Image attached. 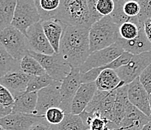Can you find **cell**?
<instances>
[{
  "mask_svg": "<svg viewBox=\"0 0 151 130\" xmlns=\"http://www.w3.org/2000/svg\"><path fill=\"white\" fill-rule=\"evenodd\" d=\"M132 57L133 55L131 54V53H127V52H124L122 55H120L118 58H116V60H114L113 62H111L110 64H108L106 66L101 67V68H102V70H105V69H107V68H109V69H112V70L116 71V69L120 68V67L127 65V64L130 62V60L132 58Z\"/></svg>",
  "mask_w": 151,
  "mask_h": 130,
  "instance_id": "obj_33",
  "label": "cell"
},
{
  "mask_svg": "<svg viewBox=\"0 0 151 130\" xmlns=\"http://www.w3.org/2000/svg\"><path fill=\"white\" fill-rule=\"evenodd\" d=\"M61 0H35V6L41 17V21L54 20L55 14Z\"/></svg>",
  "mask_w": 151,
  "mask_h": 130,
  "instance_id": "obj_24",
  "label": "cell"
},
{
  "mask_svg": "<svg viewBox=\"0 0 151 130\" xmlns=\"http://www.w3.org/2000/svg\"><path fill=\"white\" fill-rule=\"evenodd\" d=\"M12 113V108H6L0 104V119L3 118Z\"/></svg>",
  "mask_w": 151,
  "mask_h": 130,
  "instance_id": "obj_42",
  "label": "cell"
},
{
  "mask_svg": "<svg viewBox=\"0 0 151 130\" xmlns=\"http://www.w3.org/2000/svg\"><path fill=\"white\" fill-rule=\"evenodd\" d=\"M102 71L101 68H93L85 73H81V83H90L96 82Z\"/></svg>",
  "mask_w": 151,
  "mask_h": 130,
  "instance_id": "obj_37",
  "label": "cell"
},
{
  "mask_svg": "<svg viewBox=\"0 0 151 130\" xmlns=\"http://www.w3.org/2000/svg\"><path fill=\"white\" fill-rule=\"evenodd\" d=\"M116 90L117 89L110 92L97 90L85 111L90 113H98L102 117L111 121L116 99Z\"/></svg>",
  "mask_w": 151,
  "mask_h": 130,
  "instance_id": "obj_9",
  "label": "cell"
},
{
  "mask_svg": "<svg viewBox=\"0 0 151 130\" xmlns=\"http://www.w3.org/2000/svg\"><path fill=\"white\" fill-rule=\"evenodd\" d=\"M129 102L135 108L150 117L151 114L150 105L149 94L140 82L139 78H137L127 85Z\"/></svg>",
  "mask_w": 151,
  "mask_h": 130,
  "instance_id": "obj_13",
  "label": "cell"
},
{
  "mask_svg": "<svg viewBox=\"0 0 151 130\" xmlns=\"http://www.w3.org/2000/svg\"><path fill=\"white\" fill-rule=\"evenodd\" d=\"M139 80L147 93H151V64L148 65L139 76Z\"/></svg>",
  "mask_w": 151,
  "mask_h": 130,
  "instance_id": "obj_38",
  "label": "cell"
},
{
  "mask_svg": "<svg viewBox=\"0 0 151 130\" xmlns=\"http://www.w3.org/2000/svg\"><path fill=\"white\" fill-rule=\"evenodd\" d=\"M97 90L104 92H110L125 86L118 76L116 71L107 68L103 70L96 80Z\"/></svg>",
  "mask_w": 151,
  "mask_h": 130,
  "instance_id": "obj_21",
  "label": "cell"
},
{
  "mask_svg": "<svg viewBox=\"0 0 151 130\" xmlns=\"http://www.w3.org/2000/svg\"><path fill=\"white\" fill-rule=\"evenodd\" d=\"M149 120L151 122V114H150V117H149Z\"/></svg>",
  "mask_w": 151,
  "mask_h": 130,
  "instance_id": "obj_47",
  "label": "cell"
},
{
  "mask_svg": "<svg viewBox=\"0 0 151 130\" xmlns=\"http://www.w3.org/2000/svg\"><path fill=\"white\" fill-rule=\"evenodd\" d=\"M125 2H126V0H116V1H114V9L110 15L111 20L119 27L126 23V22L132 21L133 19L126 16V14L123 11V5H124Z\"/></svg>",
  "mask_w": 151,
  "mask_h": 130,
  "instance_id": "obj_29",
  "label": "cell"
},
{
  "mask_svg": "<svg viewBox=\"0 0 151 130\" xmlns=\"http://www.w3.org/2000/svg\"><path fill=\"white\" fill-rule=\"evenodd\" d=\"M97 90L96 83H81L75 94L71 104V113L80 115L88 106Z\"/></svg>",
  "mask_w": 151,
  "mask_h": 130,
  "instance_id": "obj_16",
  "label": "cell"
},
{
  "mask_svg": "<svg viewBox=\"0 0 151 130\" xmlns=\"http://www.w3.org/2000/svg\"><path fill=\"white\" fill-rule=\"evenodd\" d=\"M141 7L138 1L134 0H126L123 5V11L130 18L136 17L140 13Z\"/></svg>",
  "mask_w": 151,
  "mask_h": 130,
  "instance_id": "obj_35",
  "label": "cell"
},
{
  "mask_svg": "<svg viewBox=\"0 0 151 130\" xmlns=\"http://www.w3.org/2000/svg\"><path fill=\"white\" fill-rule=\"evenodd\" d=\"M53 81L54 80L47 74L41 76H32L29 81L26 93L38 92L39 90L50 86Z\"/></svg>",
  "mask_w": 151,
  "mask_h": 130,
  "instance_id": "obj_28",
  "label": "cell"
},
{
  "mask_svg": "<svg viewBox=\"0 0 151 130\" xmlns=\"http://www.w3.org/2000/svg\"><path fill=\"white\" fill-rule=\"evenodd\" d=\"M151 64V51L133 55L130 62L127 65L116 69V72L120 80L125 84L128 85L138 78L145 68Z\"/></svg>",
  "mask_w": 151,
  "mask_h": 130,
  "instance_id": "obj_7",
  "label": "cell"
},
{
  "mask_svg": "<svg viewBox=\"0 0 151 130\" xmlns=\"http://www.w3.org/2000/svg\"><path fill=\"white\" fill-rule=\"evenodd\" d=\"M116 43L123 48L124 52L132 55H138L141 53L151 51V43L147 38L144 27H140L139 34L132 40H124L119 39Z\"/></svg>",
  "mask_w": 151,
  "mask_h": 130,
  "instance_id": "obj_18",
  "label": "cell"
},
{
  "mask_svg": "<svg viewBox=\"0 0 151 130\" xmlns=\"http://www.w3.org/2000/svg\"><path fill=\"white\" fill-rule=\"evenodd\" d=\"M28 55L38 61L46 73L55 81L62 82L71 72V65L60 53H54L53 55H44L29 50Z\"/></svg>",
  "mask_w": 151,
  "mask_h": 130,
  "instance_id": "obj_5",
  "label": "cell"
},
{
  "mask_svg": "<svg viewBox=\"0 0 151 130\" xmlns=\"http://www.w3.org/2000/svg\"><path fill=\"white\" fill-rule=\"evenodd\" d=\"M37 101L38 92L22 94L15 98V102L12 108V113L36 115Z\"/></svg>",
  "mask_w": 151,
  "mask_h": 130,
  "instance_id": "obj_20",
  "label": "cell"
},
{
  "mask_svg": "<svg viewBox=\"0 0 151 130\" xmlns=\"http://www.w3.org/2000/svg\"><path fill=\"white\" fill-rule=\"evenodd\" d=\"M54 20L66 26L88 29L93 26L87 0H61Z\"/></svg>",
  "mask_w": 151,
  "mask_h": 130,
  "instance_id": "obj_2",
  "label": "cell"
},
{
  "mask_svg": "<svg viewBox=\"0 0 151 130\" xmlns=\"http://www.w3.org/2000/svg\"><path fill=\"white\" fill-rule=\"evenodd\" d=\"M17 70H20V61L14 60L0 42V78Z\"/></svg>",
  "mask_w": 151,
  "mask_h": 130,
  "instance_id": "obj_25",
  "label": "cell"
},
{
  "mask_svg": "<svg viewBox=\"0 0 151 130\" xmlns=\"http://www.w3.org/2000/svg\"><path fill=\"white\" fill-rule=\"evenodd\" d=\"M120 27L110 16L104 17L90 28L89 37L91 53L107 48L116 43L120 39Z\"/></svg>",
  "mask_w": 151,
  "mask_h": 130,
  "instance_id": "obj_3",
  "label": "cell"
},
{
  "mask_svg": "<svg viewBox=\"0 0 151 130\" xmlns=\"http://www.w3.org/2000/svg\"><path fill=\"white\" fill-rule=\"evenodd\" d=\"M149 98H150V109H151V93L149 95Z\"/></svg>",
  "mask_w": 151,
  "mask_h": 130,
  "instance_id": "obj_45",
  "label": "cell"
},
{
  "mask_svg": "<svg viewBox=\"0 0 151 130\" xmlns=\"http://www.w3.org/2000/svg\"><path fill=\"white\" fill-rule=\"evenodd\" d=\"M26 37L29 51L44 55H53L55 53L45 35L41 22L30 27L27 30Z\"/></svg>",
  "mask_w": 151,
  "mask_h": 130,
  "instance_id": "obj_12",
  "label": "cell"
},
{
  "mask_svg": "<svg viewBox=\"0 0 151 130\" xmlns=\"http://www.w3.org/2000/svg\"><path fill=\"white\" fill-rule=\"evenodd\" d=\"M30 78L31 76L20 70L12 71L0 78V84L9 89L15 98L25 93Z\"/></svg>",
  "mask_w": 151,
  "mask_h": 130,
  "instance_id": "obj_15",
  "label": "cell"
},
{
  "mask_svg": "<svg viewBox=\"0 0 151 130\" xmlns=\"http://www.w3.org/2000/svg\"><path fill=\"white\" fill-rule=\"evenodd\" d=\"M81 85V82L80 68L71 67V72L62 81L60 87L62 102L60 108L63 109L65 113H71L72 101Z\"/></svg>",
  "mask_w": 151,
  "mask_h": 130,
  "instance_id": "obj_10",
  "label": "cell"
},
{
  "mask_svg": "<svg viewBox=\"0 0 151 130\" xmlns=\"http://www.w3.org/2000/svg\"><path fill=\"white\" fill-rule=\"evenodd\" d=\"M140 28L133 22H126L120 26L119 34L120 38L124 40H132L135 39L139 34Z\"/></svg>",
  "mask_w": 151,
  "mask_h": 130,
  "instance_id": "obj_31",
  "label": "cell"
},
{
  "mask_svg": "<svg viewBox=\"0 0 151 130\" xmlns=\"http://www.w3.org/2000/svg\"><path fill=\"white\" fill-rule=\"evenodd\" d=\"M114 1L113 0H97V11L102 16H110L114 9Z\"/></svg>",
  "mask_w": 151,
  "mask_h": 130,
  "instance_id": "obj_34",
  "label": "cell"
},
{
  "mask_svg": "<svg viewBox=\"0 0 151 130\" xmlns=\"http://www.w3.org/2000/svg\"><path fill=\"white\" fill-rule=\"evenodd\" d=\"M0 42L9 54L17 61L28 55L27 37L12 26L0 32Z\"/></svg>",
  "mask_w": 151,
  "mask_h": 130,
  "instance_id": "obj_6",
  "label": "cell"
},
{
  "mask_svg": "<svg viewBox=\"0 0 151 130\" xmlns=\"http://www.w3.org/2000/svg\"><path fill=\"white\" fill-rule=\"evenodd\" d=\"M44 118L45 116L12 113L0 119V126L5 130H29L32 126Z\"/></svg>",
  "mask_w": 151,
  "mask_h": 130,
  "instance_id": "obj_14",
  "label": "cell"
},
{
  "mask_svg": "<svg viewBox=\"0 0 151 130\" xmlns=\"http://www.w3.org/2000/svg\"><path fill=\"white\" fill-rule=\"evenodd\" d=\"M87 2H88L89 10H90L92 24H93V25L95 23H96L97 21L100 20L104 17H102V16H101V15L97 11V9H96L97 0H87Z\"/></svg>",
  "mask_w": 151,
  "mask_h": 130,
  "instance_id": "obj_39",
  "label": "cell"
},
{
  "mask_svg": "<svg viewBox=\"0 0 151 130\" xmlns=\"http://www.w3.org/2000/svg\"><path fill=\"white\" fill-rule=\"evenodd\" d=\"M54 130H89L80 115L73 113H66L61 124L53 126Z\"/></svg>",
  "mask_w": 151,
  "mask_h": 130,
  "instance_id": "obj_27",
  "label": "cell"
},
{
  "mask_svg": "<svg viewBox=\"0 0 151 130\" xmlns=\"http://www.w3.org/2000/svg\"><path fill=\"white\" fill-rule=\"evenodd\" d=\"M141 130H151V122H148L147 124L143 127Z\"/></svg>",
  "mask_w": 151,
  "mask_h": 130,
  "instance_id": "obj_44",
  "label": "cell"
},
{
  "mask_svg": "<svg viewBox=\"0 0 151 130\" xmlns=\"http://www.w3.org/2000/svg\"><path fill=\"white\" fill-rule=\"evenodd\" d=\"M61 83L54 80L50 86L38 92L36 115L45 116L48 109L60 108L62 102L60 95Z\"/></svg>",
  "mask_w": 151,
  "mask_h": 130,
  "instance_id": "obj_11",
  "label": "cell"
},
{
  "mask_svg": "<svg viewBox=\"0 0 151 130\" xmlns=\"http://www.w3.org/2000/svg\"><path fill=\"white\" fill-rule=\"evenodd\" d=\"M107 130H118V126L111 122V124H110V126L108 127Z\"/></svg>",
  "mask_w": 151,
  "mask_h": 130,
  "instance_id": "obj_43",
  "label": "cell"
},
{
  "mask_svg": "<svg viewBox=\"0 0 151 130\" xmlns=\"http://www.w3.org/2000/svg\"><path fill=\"white\" fill-rule=\"evenodd\" d=\"M16 5V0H0V32L12 26Z\"/></svg>",
  "mask_w": 151,
  "mask_h": 130,
  "instance_id": "obj_23",
  "label": "cell"
},
{
  "mask_svg": "<svg viewBox=\"0 0 151 130\" xmlns=\"http://www.w3.org/2000/svg\"><path fill=\"white\" fill-rule=\"evenodd\" d=\"M41 22V17L35 6V0H17L12 27L27 35V30L32 26Z\"/></svg>",
  "mask_w": 151,
  "mask_h": 130,
  "instance_id": "obj_4",
  "label": "cell"
},
{
  "mask_svg": "<svg viewBox=\"0 0 151 130\" xmlns=\"http://www.w3.org/2000/svg\"><path fill=\"white\" fill-rule=\"evenodd\" d=\"M123 53L124 50L117 43L107 48L93 52L90 53L84 64L80 68L81 73H85L93 68L106 66Z\"/></svg>",
  "mask_w": 151,
  "mask_h": 130,
  "instance_id": "obj_8",
  "label": "cell"
},
{
  "mask_svg": "<svg viewBox=\"0 0 151 130\" xmlns=\"http://www.w3.org/2000/svg\"><path fill=\"white\" fill-rule=\"evenodd\" d=\"M144 29L147 38L151 43V19H148L144 24Z\"/></svg>",
  "mask_w": 151,
  "mask_h": 130,
  "instance_id": "obj_41",
  "label": "cell"
},
{
  "mask_svg": "<svg viewBox=\"0 0 151 130\" xmlns=\"http://www.w3.org/2000/svg\"><path fill=\"white\" fill-rule=\"evenodd\" d=\"M15 98L9 89L0 84V104L6 108H13Z\"/></svg>",
  "mask_w": 151,
  "mask_h": 130,
  "instance_id": "obj_36",
  "label": "cell"
},
{
  "mask_svg": "<svg viewBox=\"0 0 151 130\" xmlns=\"http://www.w3.org/2000/svg\"><path fill=\"white\" fill-rule=\"evenodd\" d=\"M148 122L149 117L129 102L124 117L118 126V130H141Z\"/></svg>",
  "mask_w": 151,
  "mask_h": 130,
  "instance_id": "obj_17",
  "label": "cell"
},
{
  "mask_svg": "<svg viewBox=\"0 0 151 130\" xmlns=\"http://www.w3.org/2000/svg\"><path fill=\"white\" fill-rule=\"evenodd\" d=\"M47 39L54 50L55 53H59L60 42L65 25L57 20L41 21Z\"/></svg>",
  "mask_w": 151,
  "mask_h": 130,
  "instance_id": "obj_19",
  "label": "cell"
},
{
  "mask_svg": "<svg viewBox=\"0 0 151 130\" xmlns=\"http://www.w3.org/2000/svg\"><path fill=\"white\" fill-rule=\"evenodd\" d=\"M129 103L127 85L117 88L111 122L119 126L124 117Z\"/></svg>",
  "mask_w": 151,
  "mask_h": 130,
  "instance_id": "obj_22",
  "label": "cell"
},
{
  "mask_svg": "<svg viewBox=\"0 0 151 130\" xmlns=\"http://www.w3.org/2000/svg\"><path fill=\"white\" fill-rule=\"evenodd\" d=\"M0 130H5V129L3 128V127H2L1 126H0Z\"/></svg>",
  "mask_w": 151,
  "mask_h": 130,
  "instance_id": "obj_46",
  "label": "cell"
},
{
  "mask_svg": "<svg viewBox=\"0 0 151 130\" xmlns=\"http://www.w3.org/2000/svg\"><path fill=\"white\" fill-rule=\"evenodd\" d=\"M29 130H54L53 128V126L49 124L47 122L46 119L44 118L43 120L35 123L34 125L31 126V128Z\"/></svg>",
  "mask_w": 151,
  "mask_h": 130,
  "instance_id": "obj_40",
  "label": "cell"
},
{
  "mask_svg": "<svg viewBox=\"0 0 151 130\" xmlns=\"http://www.w3.org/2000/svg\"><path fill=\"white\" fill-rule=\"evenodd\" d=\"M90 29L65 25L59 53L73 68H80L90 55Z\"/></svg>",
  "mask_w": 151,
  "mask_h": 130,
  "instance_id": "obj_1",
  "label": "cell"
},
{
  "mask_svg": "<svg viewBox=\"0 0 151 130\" xmlns=\"http://www.w3.org/2000/svg\"><path fill=\"white\" fill-rule=\"evenodd\" d=\"M140 11L139 14L132 19L133 23L136 24L140 27H144V24L148 19H151V0H139Z\"/></svg>",
  "mask_w": 151,
  "mask_h": 130,
  "instance_id": "obj_30",
  "label": "cell"
},
{
  "mask_svg": "<svg viewBox=\"0 0 151 130\" xmlns=\"http://www.w3.org/2000/svg\"><path fill=\"white\" fill-rule=\"evenodd\" d=\"M20 70L31 77L47 74L39 62L29 55H27L20 61Z\"/></svg>",
  "mask_w": 151,
  "mask_h": 130,
  "instance_id": "obj_26",
  "label": "cell"
},
{
  "mask_svg": "<svg viewBox=\"0 0 151 130\" xmlns=\"http://www.w3.org/2000/svg\"><path fill=\"white\" fill-rule=\"evenodd\" d=\"M65 111L60 108H52L48 109L45 113V119L49 124L57 126L63 121L65 117Z\"/></svg>",
  "mask_w": 151,
  "mask_h": 130,
  "instance_id": "obj_32",
  "label": "cell"
}]
</instances>
